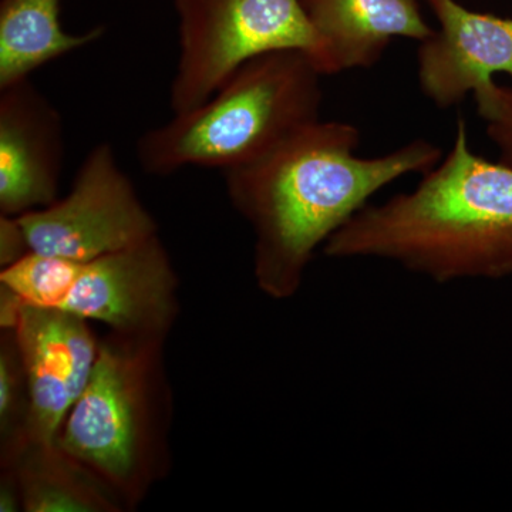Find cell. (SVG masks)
Listing matches in <instances>:
<instances>
[{
    "label": "cell",
    "instance_id": "1",
    "mask_svg": "<svg viewBox=\"0 0 512 512\" xmlns=\"http://www.w3.org/2000/svg\"><path fill=\"white\" fill-rule=\"evenodd\" d=\"M360 131L315 121L265 156L225 171L232 204L255 232V275L274 298L298 291L313 252L404 175L424 174L443 151L416 138L377 157L356 156Z\"/></svg>",
    "mask_w": 512,
    "mask_h": 512
},
{
    "label": "cell",
    "instance_id": "2",
    "mask_svg": "<svg viewBox=\"0 0 512 512\" xmlns=\"http://www.w3.org/2000/svg\"><path fill=\"white\" fill-rule=\"evenodd\" d=\"M330 258L396 262L439 284L512 275V165L477 156L457 120L447 156L413 191L369 205L326 242Z\"/></svg>",
    "mask_w": 512,
    "mask_h": 512
},
{
    "label": "cell",
    "instance_id": "3",
    "mask_svg": "<svg viewBox=\"0 0 512 512\" xmlns=\"http://www.w3.org/2000/svg\"><path fill=\"white\" fill-rule=\"evenodd\" d=\"M322 76L301 50L255 57L204 104L147 131L137 143L138 163L151 175L185 167L225 173L252 163L319 120Z\"/></svg>",
    "mask_w": 512,
    "mask_h": 512
},
{
    "label": "cell",
    "instance_id": "4",
    "mask_svg": "<svg viewBox=\"0 0 512 512\" xmlns=\"http://www.w3.org/2000/svg\"><path fill=\"white\" fill-rule=\"evenodd\" d=\"M180 57L173 84L174 114L195 109L214 96L249 60L301 50L323 76L326 53L301 0H174Z\"/></svg>",
    "mask_w": 512,
    "mask_h": 512
},
{
    "label": "cell",
    "instance_id": "5",
    "mask_svg": "<svg viewBox=\"0 0 512 512\" xmlns=\"http://www.w3.org/2000/svg\"><path fill=\"white\" fill-rule=\"evenodd\" d=\"M154 340L119 333L99 346L92 377L56 441L87 473L130 497L147 473Z\"/></svg>",
    "mask_w": 512,
    "mask_h": 512
},
{
    "label": "cell",
    "instance_id": "6",
    "mask_svg": "<svg viewBox=\"0 0 512 512\" xmlns=\"http://www.w3.org/2000/svg\"><path fill=\"white\" fill-rule=\"evenodd\" d=\"M30 251L89 262L157 237V224L109 143L87 154L69 194L19 215Z\"/></svg>",
    "mask_w": 512,
    "mask_h": 512
},
{
    "label": "cell",
    "instance_id": "7",
    "mask_svg": "<svg viewBox=\"0 0 512 512\" xmlns=\"http://www.w3.org/2000/svg\"><path fill=\"white\" fill-rule=\"evenodd\" d=\"M13 333L28 380L26 443L55 446L92 377L99 346L86 319L62 309L23 305Z\"/></svg>",
    "mask_w": 512,
    "mask_h": 512
},
{
    "label": "cell",
    "instance_id": "8",
    "mask_svg": "<svg viewBox=\"0 0 512 512\" xmlns=\"http://www.w3.org/2000/svg\"><path fill=\"white\" fill-rule=\"evenodd\" d=\"M175 275L158 237L84 262L62 311L120 335L157 338L174 315Z\"/></svg>",
    "mask_w": 512,
    "mask_h": 512
},
{
    "label": "cell",
    "instance_id": "9",
    "mask_svg": "<svg viewBox=\"0 0 512 512\" xmlns=\"http://www.w3.org/2000/svg\"><path fill=\"white\" fill-rule=\"evenodd\" d=\"M426 2L439 22L417 50V80L427 100L451 109L495 74L512 77V19L474 12L456 0Z\"/></svg>",
    "mask_w": 512,
    "mask_h": 512
},
{
    "label": "cell",
    "instance_id": "10",
    "mask_svg": "<svg viewBox=\"0 0 512 512\" xmlns=\"http://www.w3.org/2000/svg\"><path fill=\"white\" fill-rule=\"evenodd\" d=\"M63 120L30 80L0 90V211L19 217L57 200Z\"/></svg>",
    "mask_w": 512,
    "mask_h": 512
},
{
    "label": "cell",
    "instance_id": "11",
    "mask_svg": "<svg viewBox=\"0 0 512 512\" xmlns=\"http://www.w3.org/2000/svg\"><path fill=\"white\" fill-rule=\"evenodd\" d=\"M326 53V73L369 69L397 37L433 35L419 0H301Z\"/></svg>",
    "mask_w": 512,
    "mask_h": 512
},
{
    "label": "cell",
    "instance_id": "12",
    "mask_svg": "<svg viewBox=\"0 0 512 512\" xmlns=\"http://www.w3.org/2000/svg\"><path fill=\"white\" fill-rule=\"evenodd\" d=\"M60 5L62 0H0V90L103 36V26L80 35L66 32Z\"/></svg>",
    "mask_w": 512,
    "mask_h": 512
},
{
    "label": "cell",
    "instance_id": "13",
    "mask_svg": "<svg viewBox=\"0 0 512 512\" xmlns=\"http://www.w3.org/2000/svg\"><path fill=\"white\" fill-rule=\"evenodd\" d=\"M8 466L16 468L22 505L30 512L110 511L114 507L87 471L56 446L26 443Z\"/></svg>",
    "mask_w": 512,
    "mask_h": 512
},
{
    "label": "cell",
    "instance_id": "14",
    "mask_svg": "<svg viewBox=\"0 0 512 512\" xmlns=\"http://www.w3.org/2000/svg\"><path fill=\"white\" fill-rule=\"evenodd\" d=\"M84 262L30 251L3 268L0 284L18 296L23 305L62 309Z\"/></svg>",
    "mask_w": 512,
    "mask_h": 512
},
{
    "label": "cell",
    "instance_id": "15",
    "mask_svg": "<svg viewBox=\"0 0 512 512\" xmlns=\"http://www.w3.org/2000/svg\"><path fill=\"white\" fill-rule=\"evenodd\" d=\"M13 332L2 339L0 353V430L6 441L3 453L12 460L26 443L29 419V390L25 367Z\"/></svg>",
    "mask_w": 512,
    "mask_h": 512
},
{
    "label": "cell",
    "instance_id": "16",
    "mask_svg": "<svg viewBox=\"0 0 512 512\" xmlns=\"http://www.w3.org/2000/svg\"><path fill=\"white\" fill-rule=\"evenodd\" d=\"M473 99L485 133L500 150L501 161L512 165V87L500 86L493 79L477 87Z\"/></svg>",
    "mask_w": 512,
    "mask_h": 512
},
{
    "label": "cell",
    "instance_id": "17",
    "mask_svg": "<svg viewBox=\"0 0 512 512\" xmlns=\"http://www.w3.org/2000/svg\"><path fill=\"white\" fill-rule=\"evenodd\" d=\"M30 252L25 232L18 217L2 215L0 218V262L3 268L12 265Z\"/></svg>",
    "mask_w": 512,
    "mask_h": 512
}]
</instances>
